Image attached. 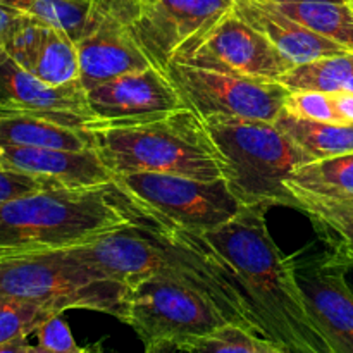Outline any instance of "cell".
Wrapping results in <instances>:
<instances>
[{
  "instance_id": "cell-32",
  "label": "cell",
  "mask_w": 353,
  "mask_h": 353,
  "mask_svg": "<svg viewBox=\"0 0 353 353\" xmlns=\"http://www.w3.org/2000/svg\"><path fill=\"white\" fill-rule=\"evenodd\" d=\"M24 17L26 16H23V14L12 12V10L0 7V47H6L9 38L12 37L14 31L17 30V26L23 23Z\"/></svg>"
},
{
  "instance_id": "cell-1",
  "label": "cell",
  "mask_w": 353,
  "mask_h": 353,
  "mask_svg": "<svg viewBox=\"0 0 353 353\" xmlns=\"http://www.w3.org/2000/svg\"><path fill=\"white\" fill-rule=\"evenodd\" d=\"M265 214L262 207H241L233 219L203 238L233 269L261 336L285 353H333L310 319L293 255L276 245Z\"/></svg>"
},
{
  "instance_id": "cell-26",
  "label": "cell",
  "mask_w": 353,
  "mask_h": 353,
  "mask_svg": "<svg viewBox=\"0 0 353 353\" xmlns=\"http://www.w3.org/2000/svg\"><path fill=\"white\" fill-rule=\"evenodd\" d=\"M52 316L57 314L37 303L0 296V345L28 340Z\"/></svg>"
},
{
  "instance_id": "cell-5",
  "label": "cell",
  "mask_w": 353,
  "mask_h": 353,
  "mask_svg": "<svg viewBox=\"0 0 353 353\" xmlns=\"http://www.w3.org/2000/svg\"><path fill=\"white\" fill-rule=\"evenodd\" d=\"M130 286L100 274L68 252L0 259V296L26 300L55 314L81 309L126 323Z\"/></svg>"
},
{
  "instance_id": "cell-7",
  "label": "cell",
  "mask_w": 353,
  "mask_h": 353,
  "mask_svg": "<svg viewBox=\"0 0 353 353\" xmlns=\"http://www.w3.org/2000/svg\"><path fill=\"white\" fill-rule=\"evenodd\" d=\"M221 310L196 290L164 276L130 285L126 323L143 345L169 341L176 347L226 324Z\"/></svg>"
},
{
  "instance_id": "cell-36",
  "label": "cell",
  "mask_w": 353,
  "mask_h": 353,
  "mask_svg": "<svg viewBox=\"0 0 353 353\" xmlns=\"http://www.w3.org/2000/svg\"><path fill=\"white\" fill-rule=\"evenodd\" d=\"M90 353H116V352H114V350H109V348L103 347L102 341H99V343L90 345Z\"/></svg>"
},
{
  "instance_id": "cell-27",
  "label": "cell",
  "mask_w": 353,
  "mask_h": 353,
  "mask_svg": "<svg viewBox=\"0 0 353 353\" xmlns=\"http://www.w3.org/2000/svg\"><path fill=\"white\" fill-rule=\"evenodd\" d=\"M283 110L300 119L341 124L334 110L333 93L314 92V90H290Z\"/></svg>"
},
{
  "instance_id": "cell-13",
  "label": "cell",
  "mask_w": 353,
  "mask_h": 353,
  "mask_svg": "<svg viewBox=\"0 0 353 353\" xmlns=\"http://www.w3.org/2000/svg\"><path fill=\"white\" fill-rule=\"evenodd\" d=\"M86 103L99 121L140 119L186 105L168 74L155 65L92 86Z\"/></svg>"
},
{
  "instance_id": "cell-30",
  "label": "cell",
  "mask_w": 353,
  "mask_h": 353,
  "mask_svg": "<svg viewBox=\"0 0 353 353\" xmlns=\"http://www.w3.org/2000/svg\"><path fill=\"white\" fill-rule=\"evenodd\" d=\"M92 2L99 12L116 16L130 24L145 0H92Z\"/></svg>"
},
{
  "instance_id": "cell-6",
  "label": "cell",
  "mask_w": 353,
  "mask_h": 353,
  "mask_svg": "<svg viewBox=\"0 0 353 353\" xmlns=\"http://www.w3.org/2000/svg\"><path fill=\"white\" fill-rule=\"evenodd\" d=\"M112 186L123 199L200 234L226 224L243 207L223 178L195 179L159 172H134L116 176Z\"/></svg>"
},
{
  "instance_id": "cell-23",
  "label": "cell",
  "mask_w": 353,
  "mask_h": 353,
  "mask_svg": "<svg viewBox=\"0 0 353 353\" xmlns=\"http://www.w3.org/2000/svg\"><path fill=\"white\" fill-rule=\"evenodd\" d=\"M272 6L353 54V7L348 2L309 0V2L272 3Z\"/></svg>"
},
{
  "instance_id": "cell-34",
  "label": "cell",
  "mask_w": 353,
  "mask_h": 353,
  "mask_svg": "<svg viewBox=\"0 0 353 353\" xmlns=\"http://www.w3.org/2000/svg\"><path fill=\"white\" fill-rule=\"evenodd\" d=\"M28 348H30V343L26 340H17L0 345V353H26Z\"/></svg>"
},
{
  "instance_id": "cell-21",
  "label": "cell",
  "mask_w": 353,
  "mask_h": 353,
  "mask_svg": "<svg viewBox=\"0 0 353 353\" xmlns=\"http://www.w3.org/2000/svg\"><path fill=\"white\" fill-rule=\"evenodd\" d=\"M0 7L61 28L74 41L85 37L102 16L92 0H0Z\"/></svg>"
},
{
  "instance_id": "cell-14",
  "label": "cell",
  "mask_w": 353,
  "mask_h": 353,
  "mask_svg": "<svg viewBox=\"0 0 353 353\" xmlns=\"http://www.w3.org/2000/svg\"><path fill=\"white\" fill-rule=\"evenodd\" d=\"M76 50L79 81L85 90L152 65L130 24L110 14H102L92 30L76 41Z\"/></svg>"
},
{
  "instance_id": "cell-9",
  "label": "cell",
  "mask_w": 353,
  "mask_h": 353,
  "mask_svg": "<svg viewBox=\"0 0 353 353\" xmlns=\"http://www.w3.org/2000/svg\"><path fill=\"white\" fill-rule=\"evenodd\" d=\"M172 62L265 81H279L295 65L233 9L179 48Z\"/></svg>"
},
{
  "instance_id": "cell-31",
  "label": "cell",
  "mask_w": 353,
  "mask_h": 353,
  "mask_svg": "<svg viewBox=\"0 0 353 353\" xmlns=\"http://www.w3.org/2000/svg\"><path fill=\"white\" fill-rule=\"evenodd\" d=\"M334 110L341 124H353V92L350 90H340L333 93Z\"/></svg>"
},
{
  "instance_id": "cell-22",
  "label": "cell",
  "mask_w": 353,
  "mask_h": 353,
  "mask_svg": "<svg viewBox=\"0 0 353 353\" xmlns=\"http://www.w3.org/2000/svg\"><path fill=\"white\" fill-rule=\"evenodd\" d=\"M314 161L353 152V124L307 121L283 110L274 121Z\"/></svg>"
},
{
  "instance_id": "cell-40",
  "label": "cell",
  "mask_w": 353,
  "mask_h": 353,
  "mask_svg": "<svg viewBox=\"0 0 353 353\" xmlns=\"http://www.w3.org/2000/svg\"><path fill=\"white\" fill-rule=\"evenodd\" d=\"M348 3H350V6L353 7V0H348Z\"/></svg>"
},
{
  "instance_id": "cell-16",
  "label": "cell",
  "mask_w": 353,
  "mask_h": 353,
  "mask_svg": "<svg viewBox=\"0 0 353 353\" xmlns=\"http://www.w3.org/2000/svg\"><path fill=\"white\" fill-rule=\"evenodd\" d=\"M3 48L26 71L48 85L79 81L76 41L61 28L26 16Z\"/></svg>"
},
{
  "instance_id": "cell-28",
  "label": "cell",
  "mask_w": 353,
  "mask_h": 353,
  "mask_svg": "<svg viewBox=\"0 0 353 353\" xmlns=\"http://www.w3.org/2000/svg\"><path fill=\"white\" fill-rule=\"evenodd\" d=\"M34 336L38 340V347L54 353H78L83 348L74 341L69 324L62 319V314L52 316L50 319L45 321L38 327Z\"/></svg>"
},
{
  "instance_id": "cell-39",
  "label": "cell",
  "mask_w": 353,
  "mask_h": 353,
  "mask_svg": "<svg viewBox=\"0 0 353 353\" xmlns=\"http://www.w3.org/2000/svg\"><path fill=\"white\" fill-rule=\"evenodd\" d=\"M338 202H341V203H347V205H352V207H353V199H347V200H338Z\"/></svg>"
},
{
  "instance_id": "cell-3",
  "label": "cell",
  "mask_w": 353,
  "mask_h": 353,
  "mask_svg": "<svg viewBox=\"0 0 353 353\" xmlns=\"http://www.w3.org/2000/svg\"><path fill=\"white\" fill-rule=\"evenodd\" d=\"M130 223L112 185L52 186L0 203V255L6 259L78 247Z\"/></svg>"
},
{
  "instance_id": "cell-10",
  "label": "cell",
  "mask_w": 353,
  "mask_h": 353,
  "mask_svg": "<svg viewBox=\"0 0 353 353\" xmlns=\"http://www.w3.org/2000/svg\"><path fill=\"white\" fill-rule=\"evenodd\" d=\"M234 0H145L130 30L152 65L164 71L179 48L233 9Z\"/></svg>"
},
{
  "instance_id": "cell-12",
  "label": "cell",
  "mask_w": 353,
  "mask_h": 353,
  "mask_svg": "<svg viewBox=\"0 0 353 353\" xmlns=\"http://www.w3.org/2000/svg\"><path fill=\"white\" fill-rule=\"evenodd\" d=\"M0 114H30L68 126L93 121L81 81L52 86L14 61L0 47Z\"/></svg>"
},
{
  "instance_id": "cell-38",
  "label": "cell",
  "mask_w": 353,
  "mask_h": 353,
  "mask_svg": "<svg viewBox=\"0 0 353 353\" xmlns=\"http://www.w3.org/2000/svg\"><path fill=\"white\" fill-rule=\"evenodd\" d=\"M343 90H350V92H353V76L350 79H348V83H347V86H345Z\"/></svg>"
},
{
  "instance_id": "cell-33",
  "label": "cell",
  "mask_w": 353,
  "mask_h": 353,
  "mask_svg": "<svg viewBox=\"0 0 353 353\" xmlns=\"http://www.w3.org/2000/svg\"><path fill=\"white\" fill-rule=\"evenodd\" d=\"M178 347L169 341H161V343L145 345V353H178Z\"/></svg>"
},
{
  "instance_id": "cell-18",
  "label": "cell",
  "mask_w": 353,
  "mask_h": 353,
  "mask_svg": "<svg viewBox=\"0 0 353 353\" xmlns=\"http://www.w3.org/2000/svg\"><path fill=\"white\" fill-rule=\"evenodd\" d=\"M0 147L86 150L95 148V145L85 128L68 126L30 114H0Z\"/></svg>"
},
{
  "instance_id": "cell-11",
  "label": "cell",
  "mask_w": 353,
  "mask_h": 353,
  "mask_svg": "<svg viewBox=\"0 0 353 353\" xmlns=\"http://www.w3.org/2000/svg\"><path fill=\"white\" fill-rule=\"evenodd\" d=\"M296 281L307 310L333 353H353V288L348 268L323 252L312 257L293 255Z\"/></svg>"
},
{
  "instance_id": "cell-37",
  "label": "cell",
  "mask_w": 353,
  "mask_h": 353,
  "mask_svg": "<svg viewBox=\"0 0 353 353\" xmlns=\"http://www.w3.org/2000/svg\"><path fill=\"white\" fill-rule=\"evenodd\" d=\"M269 3H292V2H309V0H262ZM331 2H348V0H331Z\"/></svg>"
},
{
  "instance_id": "cell-25",
  "label": "cell",
  "mask_w": 353,
  "mask_h": 353,
  "mask_svg": "<svg viewBox=\"0 0 353 353\" xmlns=\"http://www.w3.org/2000/svg\"><path fill=\"white\" fill-rule=\"evenodd\" d=\"M178 350L183 353H285L268 338L231 323L223 324L212 333L185 341Z\"/></svg>"
},
{
  "instance_id": "cell-8",
  "label": "cell",
  "mask_w": 353,
  "mask_h": 353,
  "mask_svg": "<svg viewBox=\"0 0 353 353\" xmlns=\"http://www.w3.org/2000/svg\"><path fill=\"white\" fill-rule=\"evenodd\" d=\"M164 72L186 105L202 119L224 117L274 123L290 93V88L279 81L245 78L179 62L165 65Z\"/></svg>"
},
{
  "instance_id": "cell-24",
  "label": "cell",
  "mask_w": 353,
  "mask_h": 353,
  "mask_svg": "<svg viewBox=\"0 0 353 353\" xmlns=\"http://www.w3.org/2000/svg\"><path fill=\"white\" fill-rule=\"evenodd\" d=\"M352 76L353 54H340L293 65L279 83L290 90L334 93L343 90Z\"/></svg>"
},
{
  "instance_id": "cell-20",
  "label": "cell",
  "mask_w": 353,
  "mask_h": 353,
  "mask_svg": "<svg viewBox=\"0 0 353 353\" xmlns=\"http://www.w3.org/2000/svg\"><path fill=\"white\" fill-rule=\"evenodd\" d=\"M286 188L324 200L353 199V152L300 165L286 179Z\"/></svg>"
},
{
  "instance_id": "cell-2",
  "label": "cell",
  "mask_w": 353,
  "mask_h": 353,
  "mask_svg": "<svg viewBox=\"0 0 353 353\" xmlns=\"http://www.w3.org/2000/svg\"><path fill=\"white\" fill-rule=\"evenodd\" d=\"M93 145L110 172L223 178V159L207 124L192 107L126 121L86 123Z\"/></svg>"
},
{
  "instance_id": "cell-29",
  "label": "cell",
  "mask_w": 353,
  "mask_h": 353,
  "mask_svg": "<svg viewBox=\"0 0 353 353\" xmlns=\"http://www.w3.org/2000/svg\"><path fill=\"white\" fill-rule=\"evenodd\" d=\"M43 188H52V186L41 181V179L33 178V176L10 171V169L0 165V203L9 202V200L17 199V196L30 195V193Z\"/></svg>"
},
{
  "instance_id": "cell-17",
  "label": "cell",
  "mask_w": 353,
  "mask_h": 353,
  "mask_svg": "<svg viewBox=\"0 0 353 353\" xmlns=\"http://www.w3.org/2000/svg\"><path fill=\"white\" fill-rule=\"evenodd\" d=\"M233 10L245 23L261 31L295 65L321 57L350 54L330 38L283 14L272 3L262 0H234Z\"/></svg>"
},
{
  "instance_id": "cell-35",
  "label": "cell",
  "mask_w": 353,
  "mask_h": 353,
  "mask_svg": "<svg viewBox=\"0 0 353 353\" xmlns=\"http://www.w3.org/2000/svg\"><path fill=\"white\" fill-rule=\"evenodd\" d=\"M26 353H54V352L45 350V348L38 347V345H30V348H28ZM78 353H90V345H88V347H83L81 352H78Z\"/></svg>"
},
{
  "instance_id": "cell-41",
  "label": "cell",
  "mask_w": 353,
  "mask_h": 353,
  "mask_svg": "<svg viewBox=\"0 0 353 353\" xmlns=\"http://www.w3.org/2000/svg\"><path fill=\"white\" fill-rule=\"evenodd\" d=\"M348 271H350V272H353V268H352V269H348Z\"/></svg>"
},
{
  "instance_id": "cell-19",
  "label": "cell",
  "mask_w": 353,
  "mask_h": 353,
  "mask_svg": "<svg viewBox=\"0 0 353 353\" xmlns=\"http://www.w3.org/2000/svg\"><path fill=\"white\" fill-rule=\"evenodd\" d=\"M299 210L309 217L317 236L336 261L353 268V207L338 200L293 193Z\"/></svg>"
},
{
  "instance_id": "cell-4",
  "label": "cell",
  "mask_w": 353,
  "mask_h": 353,
  "mask_svg": "<svg viewBox=\"0 0 353 353\" xmlns=\"http://www.w3.org/2000/svg\"><path fill=\"white\" fill-rule=\"evenodd\" d=\"M223 159V179L243 207H290L299 202L286 179L314 159L268 121L203 119Z\"/></svg>"
},
{
  "instance_id": "cell-15",
  "label": "cell",
  "mask_w": 353,
  "mask_h": 353,
  "mask_svg": "<svg viewBox=\"0 0 353 353\" xmlns=\"http://www.w3.org/2000/svg\"><path fill=\"white\" fill-rule=\"evenodd\" d=\"M0 165L59 188H97L114 181V174L95 148L0 147Z\"/></svg>"
},
{
  "instance_id": "cell-42",
  "label": "cell",
  "mask_w": 353,
  "mask_h": 353,
  "mask_svg": "<svg viewBox=\"0 0 353 353\" xmlns=\"http://www.w3.org/2000/svg\"><path fill=\"white\" fill-rule=\"evenodd\" d=\"M0 259H3V257H2V255H0Z\"/></svg>"
}]
</instances>
